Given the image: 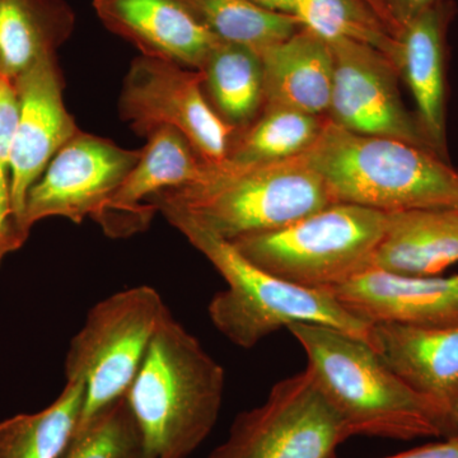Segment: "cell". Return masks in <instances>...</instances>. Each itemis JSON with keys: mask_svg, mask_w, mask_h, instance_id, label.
Returning <instances> with one entry per match:
<instances>
[{"mask_svg": "<svg viewBox=\"0 0 458 458\" xmlns=\"http://www.w3.org/2000/svg\"><path fill=\"white\" fill-rule=\"evenodd\" d=\"M327 117L280 106H264L251 125L237 131L228 162L273 164L303 156L324 131Z\"/></svg>", "mask_w": 458, "mask_h": 458, "instance_id": "obj_23", "label": "cell"}, {"mask_svg": "<svg viewBox=\"0 0 458 458\" xmlns=\"http://www.w3.org/2000/svg\"><path fill=\"white\" fill-rule=\"evenodd\" d=\"M294 17L304 29L327 42L349 40L369 45L394 65L396 36L367 0H295Z\"/></svg>", "mask_w": 458, "mask_h": 458, "instance_id": "obj_25", "label": "cell"}, {"mask_svg": "<svg viewBox=\"0 0 458 458\" xmlns=\"http://www.w3.org/2000/svg\"><path fill=\"white\" fill-rule=\"evenodd\" d=\"M367 2L381 17L388 30L396 36L400 29L432 8L439 0H367Z\"/></svg>", "mask_w": 458, "mask_h": 458, "instance_id": "obj_28", "label": "cell"}, {"mask_svg": "<svg viewBox=\"0 0 458 458\" xmlns=\"http://www.w3.org/2000/svg\"><path fill=\"white\" fill-rule=\"evenodd\" d=\"M16 120L13 81L0 74V264L29 238L18 227L12 204L11 144Z\"/></svg>", "mask_w": 458, "mask_h": 458, "instance_id": "obj_27", "label": "cell"}, {"mask_svg": "<svg viewBox=\"0 0 458 458\" xmlns=\"http://www.w3.org/2000/svg\"><path fill=\"white\" fill-rule=\"evenodd\" d=\"M366 342L415 393L454 411L458 396V327L382 322L369 325Z\"/></svg>", "mask_w": 458, "mask_h": 458, "instance_id": "obj_17", "label": "cell"}, {"mask_svg": "<svg viewBox=\"0 0 458 458\" xmlns=\"http://www.w3.org/2000/svg\"><path fill=\"white\" fill-rule=\"evenodd\" d=\"M303 157L324 180L334 203L386 214L458 208V171L429 148L357 134L327 119Z\"/></svg>", "mask_w": 458, "mask_h": 458, "instance_id": "obj_4", "label": "cell"}, {"mask_svg": "<svg viewBox=\"0 0 458 458\" xmlns=\"http://www.w3.org/2000/svg\"><path fill=\"white\" fill-rule=\"evenodd\" d=\"M454 5L439 0L396 33L394 66L417 105L421 131L437 153H445V55Z\"/></svg>", "mask_w": 458, "mask_h": 458, "instance_id": "obj_16", "label": "cell"}, {"mask_svg": "<svg viewBox=\"0 0 458 458\" xmlns=\"http://www.w3.org/2000/svg\"><path fill=\"white\" fill-rule=\"evenodd\" d=\"M225 370L168 312L148 346L126 401L152 458H188L221 411Z\"/></svg>", "mask_w": 458, "mask_h": 458, "instance_id": "obj_2", "label": "cell"}, {"mask_svg": "<svg viewBox=\"0 0 458 458\" xmlns=\"http://www.w3.org/2000/svg\"><path fill=\"white\" fill-rule=\"evenodd\" d=\"M454 414H456L457 420H458V396L456 399V403H454Z\"/></svg>", "mask_w": 458, "mask_h": 458, "instance_id": "obj_32", "label": "cell"}, {"mask_svg": "<svg viewBox=\"0 0 458 458\" xmlns=\"http://www.w3.org/2000/svg\"><path fill=\"white\" fill-rule=\"evenodd\" d=\"M384 458H458V436Z\"/></svg>", "mask_w": 458, "mask_h": 458, "instance_id": "obj_29", "label": "cell"}, {"mask_svg": "<svg viewBox=\"0 0 458 458\" xmlns=\"http://www.w3.org/2000/svg\"><path fill=\"white\" fill-rule=\"evenodd\" d=\"M86 387L66 382L51 405L0 423V458H60L77 430Z\"/></svg>", "mask_w": 458, "mask_h": 458, "instance_id": "obj_22", "label": "cell"}, {"mask_svg": "<svg viewBox=\"0 0 458 458\" xmlns=\"http://www.w3.org/2000/svg\"><path fill=\"white\" fill-rule=\"evenodd\" d=\"M199 72L208 99L225 123L241 131L255 122L264 107L258 51L219 40Z\"/></svg>", "mask_w": 458, "mask_h": 458, "instance_id": "obj_21", "label": "cell"}, {"mask_svg": "<svg viewBox=\"0 0 458 458\" xmlns=\"http://www.w3.org/2000/svg\"><path fill=\"white\" fill-rule=\"evenodd\" d=\"M168 312L149 285L117 292L89 310L65 358L66 382L86 387L78 427L125 396Z\"/></svg>", "mask_w": 458, "mask_h": 458, "instance_id": "obj_7", "label": "cell"}, {"mask_svg": "<svg viewBox=\"0 0 458 458\" xmlns=\"http://www.w3.org/2000/svg\"><path fill=\"white\" fill-rule=\"evenodd\" d=\"M260 56L264 106L327 117L334 82V54L327 40L301 27Z\"/></svg>", "mask_w": 458, "mask_h": 458, "instance_id": "obj_18", "label": "cell"}, {"mask_svg": "<svg viewBox=\"0 0 458 458\" xmlns=\"http://www.w3.org/2000/svg\"><path fill=\"white\" fill-rule=\"evenodd\" d=\"M65 0H0V74L14 81L57 50L74 31Z\"/></svg>", "mask_w": 458, "mask_h": 458, "instance_id": "obj_20", "label": "cell"}, {"mask_svg": "<svg viewBox=\"0 0 458 458\" xmlns=\"http://www.w3.org/2000/svg\"><path fill=\"white\" fill-rule=\"evenodd\" d=\"M218 40L242 45L259 54L291 38L302 27L289 14L259 7L250 0H182Z\"/></svg>", "mask_w": 458, "mask_h": 458, "instance_id": "obj_24", "label": "cell"}, {"mask_svg": "<svg viewBox=\"0 0 458 458\" xmlns=\"http://www.w3.org/2000/svg\"><path fill=\"white\" fill-rule=\"evenodd\" d=\"M138 447L140 432L123 396L78 427L60 458H126Z\"/></svg>", "mask_w": 458, "mask_h": 458, "instance_id": "obj_26", "label": "cell"}, {"mask_svg": "<svg viewBox=\"0 0 458 458\" xmlns=\"http://www.w3.org/2000/svg\"><path fill=\"white\" fill-rule=\"evenodd\" d=\"M351 438L309 369L282 379L262 405L238 414L208 458H336Z\"/></svg>", "mask_w": 458, "mask_h": 458, "instance_id": "obj_8", "label": "cell"}, {"mask_svg": "<svg viewBox=\"0 0 458 458\" xmlns=\"http://www.w3.org/2000/svg\"><path fill=\"white\" fill-rule=\"evenodd\" d=\"M108 31L131 42L141 55L199 71L218 38L182 0H93Z\"/></svg>", "mask_w": 458, "mask_h": 458, "instance_id": "obj_15", "label": "cell"}, {"mask_svg": "<svg viewBox=\"0 0 458 458\" xmlns=\"http://www.w3.org/2000/svg\"><path fill=\"white\" fill-rule=\"evenodd\" d=\"M146 138L140 161L95 219L108 236L143 231L157 213L147 204L150 198L203 180L214 165L207 164L189 140L170 126H159Z\"/></svg>", "mask_w": 458, "mask_h": 458, "instance_id": "obj_14", "label": "cell"}, {"mask_svg": "<svg viewBox=\"0 0 458 458\" xmlns=\"http://www.w3.org/2000/svg\"><path fill=\"white\" fill-rule=\"evenodd\" d=\"M288 330L302 346L307 369L351 437L412 441L458 436L454 412L415 393L366 340L306 322Z\"/></svg>", "mask_w": 458, "mask_h": 458, "instance_id": "obj_1", "label": "cell"}, {"mask_svg": "<svg viewBox=\"0 0 458 458\" xmlns=\"http://www.w3.org/2000/svg\"><path fill=\"white\" fill-rule=\"evenodd\" d=\"M388 214L334 203L300 221L229 241L262 270L307 289H330L373 265Z\"/></svg>", "mask_w": 458, "mask_h": 458, "instance_id": "obj_6", "label": "cell"}, {"mask_svg": "<svg viewBox=\"0 0 458 458\" xmlns=\"http://www.w3.org/2000/svg\"><path fill=\"white\" fill-rule=\"evenodd\" d=\"M190 243L218 270L227 288L210 301L214 327L229 342L251 349L271 334L291 325H327L367 339L369 325L345 311L325 289H307L271 276L246 259L225 238L189 223H177Z\"/></svg>", "mask_w": 458, "mask_h": 458, "instance_id": "obj_5", "label": "cell"}, {"mask_svg": "<svg viewBox=\"0 0 458 458\" xmlns=\"http://www.w3.org/2000/svg\"><path fill=\"white\" fill-rule=\"evenodd\" d=\"M17 120L11 144L12 204L18 227L30 189L51 159L80 129L64 104V77L57 55L45 57L13 81ZM29 237V236H27Z\"/></svg>", "mask_w": 458, "mask_h": 458, "instance_id": "obj_12", "label": "cell"}, {"mask_svg": "<svg viewBox=\"0 0 458 458\" xmlns=\"http://www.w3.org/2000/svg\"><path fill=\"white\" fill-rule=\"evenodd\" d=\"M328 44L334 54V82L327 119L357 134L394 138L434 150L417 116L403 106L399 73L388 57L360 42Z\"/></svg>", "mask_w": 458, "mask_h": 458, "instance_id": "obj_11", "label": "cell"}, {"mask_svg": "<svg viewBox=\"0 0 458 458\" xmlns=\"http://www.w3.org/2000/svg\"><path fill=\"white\" fill-rule=\"evenodd\" d=\"M119 113L140 137L159 126L180 131L209 165L227 161L237 132L214 110L200 72L157 57L132 60L123 78Z\"/></svg>", "mask_w": 458, "mask_h": 458, "instance_id": "obj_9", "label": "cell"}, {"mask_svg": "<svg viewBox=\"0 0 458 458\" xmlns=\"http://www.w3.org/2000/svg\"><path fill=\"white\" fill-rule=\"evenodd\" d=\"M126 458H152L150 456H148L146 452L143 451V448L138 447L137 450L132 451L131 454H129Z\"/></svg>", "mask_w": 458, "mask_h": 458, "instance_id": "obj_31", "label": "cell"}, {"mask_svg": "<svg viewBox=\"0 0 458 458\" xmlns=\"http://www.w3.org/2000/svg\"><path fill=\"white\" fill-rule=\"evenodd\" d=\"M250 2L255 3L259 7L269 9V11L294 16L295 0H250Z\"/></svg>", "mask_w": 458, "mask_h": 458, "instance_id": "obj_30", "label": "cell"}, {"mask_svg": "<svg viewBox=\"0 0 458 458\" xmlns=\"http://www.w3.org/2000/svg\"><path fill=\"white\" fill-rule=\"evenodd\" d=\"M140 150L80 131L57 150L27 194L22 218L29 236L36 223L60 216L75 225L98 218L105 205L140 161Z\"/></svg>", "mask_w": 458, "mask_h": 458, "instance_id": "obj_10", "label": "cell"}, {"mask_svg": "<svg viewBox=\"0 0 458 458\" xmlns=\"http://www.w3.org/2000/svg\"><path fill=\"white\" fill-rule=\"evenodd\" d=\"M458 262V208H434L388 214L385 236L372 267L437 276Z\"/></svg>", "mask_w": 458, "mask_h": 458, "instance_id": "obj_19", "label": "cell"}, {"mask_svg": "<svg viewBox=\"0 0 458 458\" xmlns=\"http://www.w3.org/2000/svg\"><path fill=\"white\" fill-rule=\"evenodd\" d=\"M352 318L366 325L458 327V274L417 276L369 267L330 289Z\"/></svg>", "mask_w": 458, "mask_h": 458, "instance_id": "obj_13", "label": "cell"}, {"mask_svg": "<svg viewBox=\"0 0 458 458\" xmlns=\"http://www.w3.org/2000/svg\"><path fill=\"white\" fill-rule=\"evenodd\" d=\"M171 225L189 223L227 241L274 231L334 204L303 156L273 164L214 165L203 180L147 201Z\"/></svg>", "mask_w": 458, "mask_h": 458, "instance_id": "obj_3", "label": "cell"}]
</instances>
